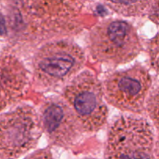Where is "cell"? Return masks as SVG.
Wrapping results in <instances>:
<instances>
[{"label":"cell","instance_id":"cell-1","mask_svg":"<svg viewBox=\"0 0 159 159\" xmlns=\"http://www.w3.org/2000/svg\"><path fill=\"white\" fill-rule=\"evenodd\" d=\"M88 49L93 59L118 65L133 61L142 49L135 26L122 19L102 20L90 31Z\"/></svg>","mask_w":159,"mask_h":159},{"label":"cell","instance_id":"cell-2","mask_svg":"<svg viewBox=\"0 0 159 159\" xmlns=\"http://www.w3.org/2000/svg\"><path fill=\"white\" fill-rule=\"evenodd\" d=\"M104 156L105 159H157L154 127L142 117L119 116L108 130Z\"/></svg>","mask_w":159,"mask_h":159},{"label":"cell","instance_id":"cell-3","mask_svg":"<svg viewBox=\"0 0 159 159\" xmlns=\"http://www.w3.org/2000/svg\"><path fill=\"white\" fill-rule=\"evenodd\" d=\"M85 61L83 50L72 41L48 42L33 58L34 79L46 88L59 87L75 76L83 68Z\"/></svg>","mask_w":159,"mask_h":159},{"label":"cell","instance_id":"cell-4","mask_svg":"<svg viewBox=\"0 0 159 159\" xmlns=\"http://www.w3.org/2000/svg\"><path fill=\"white\" fill-rule=\"evenodd\" d=\"M62 95L84 132H98L107 124L109 110L102 84L89 70L81 72L68 81Z\"/></svg>","mask_w":159,"mask_h":159},{"label":"cell","instance_id":"cell-5","mask_svg":"<svg viewBox=\"0 0 159 159\" xmlns=\"http://www.w3.org/2000/svg\"><path fill=\"white\" fill-rule=\"evenodd\" d=\"M39 113L23 104L0 114V159H18L38 143L42 135Z\"/></svg>","mask_w":159,"mask_h":159},{"label":"cell","instance_id":"cell-6","mask_svg":"<svg viewBox=\"0 0 159 159\" xmlns=\"http://www.w3.org/2000/svg\"><path fill=\"white\" fill-rule=\"evenodd\" d=\"M152 85L149 70L140 63L109 75L102 84L104 98L123 112L141 113Z\"/></svg>","mask_w":159,"mask_h":159},{"label":"cell","instance_id":"cell-7","mask_svg":"<svg viewBox=\"0 0 159 159\" xmlns=\"http://www.w3.org/2000/svg\"><path fill=\"white\" fill-rule=\"evenodd\" d=\"M43 132L54 145L68 147L79 141L84 130L63 98L47 100L39 114Z\"/></svg>","mask_w":159,"mask_h":159},{"label":"cell","instance_id":"cell-8","mask_svg":"<svg viewBox=\"0 0 159 159\" xmlns=\"http://www.w3.org/2000/svg\"><path fill=\"white\" fill-rule=\"evenodd\" d=\"M29 84L28 71L13 54L0 55V112L17 102Z\"/></svg>","mask_w":159,"mask_h":159},{"label":"cell","instance_id":"cell-9","mask_svg":"<svg viewBox=\"0 0 159 159\" xmlns=\"http://www.w3.org/2000/svg\"><path fill=\"white\" fill-rule=\"evenodd\" d=\"M112 10L124 17H141L158 9V0H103Z\"/></svg>","mask_w":159,"mask_h":159},{"label":"cell","instance_id":"cell-10","mask_svg":"<svg viewBox=\"0 0 159 159\" xmlns=\"http://www.w3.org/2000/svg\"><path fill=\"white\" fill-rule=\"evenodd\" d=\"M148 110L151 117L157 126V124H158V92H157V90L155 94H153V96L151 97L149 100Z\"/></svg>","mask_w":159,"mask_h":159},{"label":"cell","instance_id":"cell-11","mask_svg":"<svg viewBox=\"0 0 159 159\" xmlns=\"http://www.w3.org/2000/svg\"><path fill=\"white\" fill-rule=\"evenodd\" d=\"M150 48V55L151 59H152V65L155 67V70L158 68V36H155V38L152 39V42H151V45L149 47Z\"/></svg>","mask_w":159,"mask_h":159},{"label":"cell","instance_id":"cell-12","mask_svg":"<svg viewBox=\"0 0 159 159\" xmlns=\"http://www.w3.org/2000/svg\"><path fill=\"white\" fill-rule=\"evenodd\" d=\"M25 159H53L51 153L49 149L45 148V149L39 150L36 152H34L30 155L26 157Z\"/></svg>","mask_w":159,"mask_h":159},{"label":"cell","instance_id":"cell-13","mask_svg":"<svg viewBox=\"0 0 159 159\" xmlns=\"http://www.w3.org/2000/svg\"><path fill=\"white\" fill-rule=\"evenodd\" d=\"M82 159H97V158H94V157H84Z\"/></svg>","mask_w":159,"mask_h":159}]
</instances>
